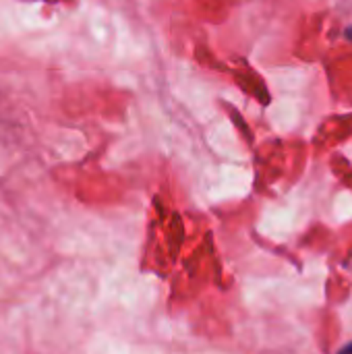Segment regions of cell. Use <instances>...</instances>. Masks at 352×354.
Masks as SVG:
<instances>
[{
    "instance_id": "6da1fadb",
    "label": "cell",
    "mask_w": 352,
    "mask_h": 354,
    "mask_svg": "<svg viewBox=\"0 0 352 354\" xmlns=\"http://www.w3.org/2000/svg\"><path fill=\"white\" fill-rule=\"evenodd\" d=\"M344 35H346V37H349V39H351V41H352V27H349V29L344 31Z\"/></svg>"
},
{
    "instance_id": "7a4b0ae2",
    "label": "cell",
    "mask_w": 352,
    "mask_h": 354,
    "mask_svg": "<svg viewBox=\"0 0 352 354\" xmlns=\"http://www.w3.org/2000/svg\"><path fill=\"white\" fill-rule=\"evenodd\" d=\"M342 351H344V353H352V344H349V346H344Z\"/></svg>"
}]
</instances>
